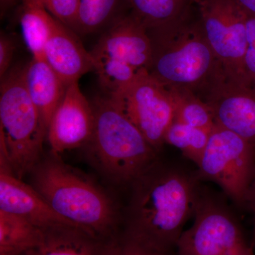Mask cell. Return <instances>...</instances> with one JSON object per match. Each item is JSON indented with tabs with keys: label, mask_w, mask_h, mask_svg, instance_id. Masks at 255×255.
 I'll return each instance as SVG.
<instances>
[{
	"label": "cell",
	"mask_w": 255,
	"mask_h": 255,
	"mask_svg": "<svg viewBox=\"0 0 255 255\" xmlns=\"http://www.w3.org/2000/svg\"><path fill=\"white\" fill-rule=\"evenodd\" d=\"M94 124L93 107L80 91L78 82L69 84L47 130L52 154L59 156L65 151L88 143Z\"/></svg>",
	"instance_id": "cell-11"
},
{
	"label": "cell",
	"mask_w": 255,
	"mask_h": 255,
	"mask_svg": "<svg viewBox=\"0 0 255 255\" xmlns=\"http://www.w3.org/2000/svg\"><path fill=\"white\" fill-rule=\"evenodd\" d=\"M100 255H157L130 246L119 236L102 244Z\"/></svg>",
	"instance_id": "cell-25"
},
{
	"label": "cell",
	"mask_w": 255,
	"mask_h": 255,
	"mask_svg": "<svg viewBox=\"0 0 255 255\" xmlns=\"http://www.w3.org/2000/svg\"><path fill=\"white\" fill-rule=\"evenodd\" d=\"M47 128L25 85L23 68L1 80V167L19 179L31 172L41 157Z\"/></svg>",
	"instance_id": "cell-5"
},
{
	"label": "cell",
	"mask_w": 255,
	"mask_h": 255,
	"mask_svg": "<svg viewBox=\"0 0 255 255\" xmlns=\"http://www.w3.org/2000/svg\"><path fill=\"white\" fill-rule=\"evenodd\" d=\"M248 48L245 57V68L250 81L255 85V17L247 19Z\"/></svg>",
	"instance_id": "cell-24"
},
{
	"label": "cell",
	"mask_w": 255,
	"mask_h": 255,
	"mask_svg": "<svg viewBox=\"0 0 255 255\" xmlns=\"http://www.w3.org/2000/svg\"><path fill=\"white\" fill-rule=\"evenodd\" d=\"M199 19L206 40L225 73L252 83L245 68L248 16L233 0H201Z\"/></svg>",
	"instance_id": "cell-7"
},
{
	"label": "cell",
	"mask_w": 255,
	"mask_h": 255,
	"mask_svg": "<svg viewBox=\"0 0 255 255\" xmlns=\"http://www.w3.org/2000/svg\"><path fill=\"white\" fill-rule=\"evenodd\" d=\"M147 31L152 46L148 73L167 88L187 89L199 97L224 70L206 40L199 14Z\"/></svg>",
	"instance_id": "cell-3"
},
{
	"label": "cell",
	"mask_w": 255,
	"mask_h": 255,
	"mask_svg": "<svg viewBox=\"0 0 255 255\" xmlns=\"http://www.w3.org/2000/svg\"><path fill=\"white\" fill-rule=\"evenodd\" d=\"M45 229L0 211V255H24L41 242Z\"/></svg>",
	"instance_id": "cell-19"
},
{
	"label": "cell",
	"mask_w": 255,
	"mask_h": 255,
	"mask_svg": "<svg viewBox=\"0 0 255 255\" xmlns=\"http://www.w3.org/2000/svg\"><path fill=\"white\" fill-rule=\"evenodd\" d=\"M123 233L127 244L157 255H176L178 241L200 195L195 178L155 162L131 183Z\"/></svg>",
	"instance_id": "cell-1"
},
{
	"label": "cell",
	"mask_w": 255,
	"mask_h": 255,
	"mask_svg": "<svg viewBox=\"0 0 255 255\" xmlns=\"http://www.w3.org/2000/svg\"><path fill=\"white\" fill-rule=\"evenodd\" d=\"M199 97L209 105L217 127L255 146V85L223 70Z\"/></svg>",
	"instance_id": "cell-10"
},
{
	"label": "cell",
	"mask_w": 255,
	"mask_h": 255,
	"mask_svg": "<svg viewBox=\"0 0 255 255\" xmlns=\"http://www.w3.org/2000/svg\"><path fill=\"white\" fill-rule=\"evenodd\" d=\"M50 14L75 31L80 0H42Z\"/></svg>",
	"instance_id": "cell-23"
},
{
	"label": "cell",
	"mask_w": 255,
	"mask_h": 255,
	"mask_svg": "<svg viewBox=\"0 0 255 255\" xmlns=\"http://www.w3.org/2000/svg\"><path fill=\"white\" fill-rule=\"evenodd\" d=\"M232 255H255L253 248L248 246L246 242L238 247Z\"/></svg>",
	"instance_id": "cell-29"
},
{
	"label": "cell",
	"mask_w": 255,
	"mask_h": 255,
	"mask_svg": "<svg viewBox=\"0 0 255 255\" xmlns=\"http://www.w3.org/2000/svg\"><path fill=\"white\" fill-rule=\"evenodd\" d=\"M22 2L20 26L25 45L32 58H45V48L55 18L42 0H21Z\"/></svg>",
	"instance_id": "cell-18"
},
{
	"label": "cell",
	"mask_w": 255,
	"mask_h": 255,
	"mask_svg": "<svg viewBox=\"0 0 255 255\" xmlns=\"http://www.w3.org/2000/svg\"><path fill=\"white\" fill-rule=\"evenodd\" d=\"M33 173L34 189L75 228L101 243L118 236L113 201L88 178L62 162L59 156L38 162Z\"/></svg>",
	"instance_id": "cell-2"
},
{
	"label": "cell",
	"mask_w": 255,
	"mask_h": 255,
	"mask_svg": "<svg viewBox=\"0 0 255 255\" xmlns=\"http://www.w3.org/2000/svg\"><path fill=\"white\" fill-rule=\"evenodd\" d=\"M15 50L14 42L5 33L0 36V78L2 79L9 72Z\"/></svg>",
	"instance_id": "cell-26"
},
{
	"label": "cell",
	"mask_w": 255,
	"mask_h": 255,
	"mask_svg": "<svg viewBox=\"0 0 255 255\" xmlns=\"http://www.w3.org/2000/svg\"><path fill=\"white\" fill-rule=\"evenodd\" d=\"M88 143L96 164L119 183H132L157 162V150L108 97L96 101Z\"/></svg>",
	"instance_id": "cell-4"
},
{
	"label": "cell",
	"mask_w": 255,
	"mask_h": 255,
	"mask_svg": "<svg viewBox=\"0 0 255 255\" xmlns=\"http://www.w3.org/2000/svg\"><path fill=\"white\" fill-rule=\"evenodd\" d=\"M103 243L77 228H48L41 242L24 255H100Z\"/></svg>",
	"instance_id": "cell-17"
},
{
	"label": "cell",
	"mask_w": 255,
	"mask_h": 255,
	"mask_svg": "<svg viewBox=\"0 0 255 255\" xmlns=\"http://www.w3.org/2000/svg\"><path fill=\"white\" fill-rule=\"evenodd\" d=\"M17 0H1V9H5L16 2Z\"/></svg>",
	"instance_id": "cell-30"
},
{
	"label": "cell",
	"mask_w": 255,
	"mask_h": 255,
	"mask_svg": "<svg viewBox=\"0 0 255 255\" xmlns=\"http://www.w3.org/2000/svg\"><path fill=\"white\" fill-rule=\"evenodd\" d=\"M210 130L174 121L164 135V143L177 147L198 165L209 142Z\"/></svg>",
	"instance_id": "cell-22"
},
{
	"label": "cell",
	"mask_w": 255,
	"mask_h": 255,
	"mask_svg": "<svg viewBox=\"0 0 255 255\" xmlns=\"http://www.w3.org/2000/svg\"><path fill=\"white\" fill-rule=\"evenodd\" d=\"M0 211L23 218L43 229L76 228L57 214L34 187L3 167L0 172Z\"/></svg>",
	"instance_id": "cell-13"
},
{
	"label": "cell",
	"mask_w": 255,
	"mask_h": 255,
	"mask_svg": "<svg viewBox=\"0 0 255 255\" xmlns=\"http://www.w3.org/2000/svg\"><path fill=\"white\" fill-rule=\"evenodd\" d=\"M249 203L251 204L252 209H253V217H254V231H253V246H255V175L253 184H252Z\"/></svg>",
	"instance_id": "cell-28"
},
{
	"label": "cell",
	"mask_w": 255,
	"mask_h": 255,
	"mask_svg": "<svg viewBox=\"0 0 255 255\" xmlns=\"http://www.w3.org/2000/svg\"><path fill=\"white\" fill-rule=\"evenodd\" d=\"M44 58L67 85L78 82L85 74L95 71L91 52L84 48L75 31L57 19L47 41Z\"/></svg>",
	"instance_id": "cell-14"
},
{
	"label": "cell",
	"mask_w": 255,
	"mask_h": 255,
	"mask_svg": "<svg viewBox=\"0 0 255 255\" xmlns=\"http://www.w3.org/2000/svg\"><path fill=\"white\" fill-rule=\"evenodd\" d=\"M25 85L48 130L52 116L62 99L67 85L45 58H32L23 68Z\"/></svg>",
	"instance_id": "cell-15"
},
{
	"label": "cell",
	"mask_w": 255,
	"mask_h": 255,
	"mask_svg": "<svg viewBox=\"0 0 255 255\" xmlns=\"http://www.w3.org/2000/svg\"><path fill=\"white\" fill-rule=\"evenodd\" d=\"M194 216L178 241L176 255H232L246 242L237 221L217 201L200 196Z\"/></svg>",
	"instance_id": "cell-9"
},
{
	"label": "cell",
	"mask_w": 255,
	"mask_h": 255,
	"mask_svg": "<svg viewBox=\"0 0 255 255\" xmlns=\"http://www.w3.org/2000/svg\"><path fill=\"white\" fill-rule=\"evenodd\" d=\"M130 14L146 29L163 27L194 17L201 0H126Z\"/></svg>",
	"instance_id": "cell-16"
},
{
	"label": "cell",
	"mask_w": 255,
	"mask_h": 255,
	"mask_svg": "<svg viewBox=\"0 0 255 255\" xmlns=\"http://www.w3.org/2000/svg\"><path fill=\"white\" fill-rule=\"evenodd\" d=\"M108 98L158 151L174 121L173 102L168 89L145 70L123 92Z\"/></svg>",
	"instance_id": "cell-8"
},
{
	"label": "cell",
	"mask_w": 255,
	"mask_h": 255,
	"mask_svg": "<svg viewBox=\"0 0 255 255\" xmlns=\"http://www.w3.org/2000/svg\"><path fill=\"white\" fill-rule=\"evenodd\" d=\"M248 17H255V0H233Z\"/></svg>",
	"instance_id": "cell-27"
},
{
	"label": "cell",
	"mask_w": 255,
	"mask_h": 255,
	"mask_svg": "<svg viewBox=\"0 0 255 255\" xmlns=\"http://www.w3.org/2000/svg\"><path fill=\"white\" fill-rule=\"evenodd\" d=\"M173 102L174 121L212 131L216 127L209 105L194 92L184 88H167Z\"/></svg>",
	"instance_id": "cell-21"
},
{
	"label": "cell",
	"mask_w": 255,
	"mask_h": 255,
	"mask_svg": "<svg viewBox=\"0 0 255 255\" xmlns=\"http://www.w3.org/2000/svg\"><path fill=\"white\" fill-rule=\"evenodd\" d=\"M201 177L212 181L238 204L249 202L255 175V146L217 127L198 164Z\"/></svg>",
	"instance_id": "cell-6"
},
{
	"label": "cell",
	"mask_w": 255,
	"mask_h": 255,
	"mask_svg": "<svg viewBox=\"0 0 255 255\" xmlns=\"http://www.w3.org/2000/svg\"><path fill=\"white\" fill-rule=\"evenodd\" d=\"M126 0H80L75 32L90 34L107 28L124 14Z\"/></svg>",
	"instance_id": "cell-20"
},
{
	"label": "cell",
	"mask_w": 255,
	"mask_h": 255,
	"mask_svg": "<svg viewBox=\"0 0 255 255\" xmlns=\"http://www.w3.org/2000/svg\"><path fill=\"white\" fill-rule=\"evenodd\" d=\"M91 53L94 58H107L148 71L152 46L145 26L128 13L106 28Z\"/></svg>",
	"instance_id": "cell-12"
}]
</instances>
